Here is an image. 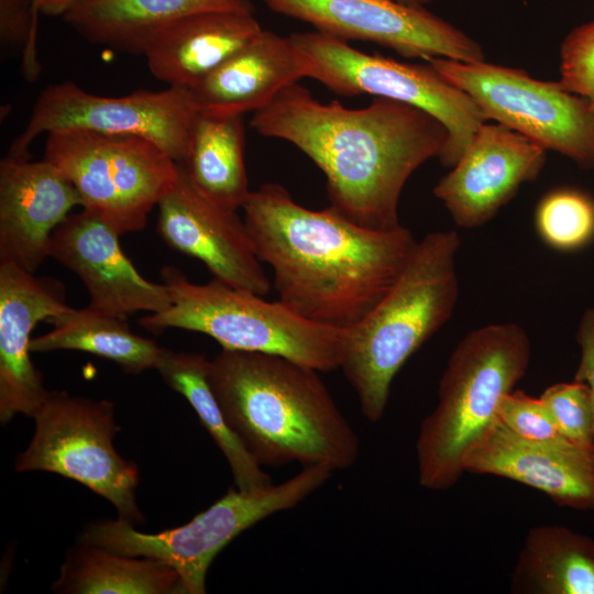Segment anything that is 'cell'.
<instances>
[{
  "mask_svg": "<svg viewBox=\"0 0 594 594\" xmlns=\"http://www.w3.org/2000/svg\"><path fill=\"white\" fill-rule=\"evenodd\" d=\"M196 189L215 204L237 210L251 190L244 163L243 116L197 112L180 163Z\"/></svg>",
  "mask_w": 594,
  "mask_h": 594,
  "instance_id": "obj_24",
  "label": "cell"
},
{
  "mask_svg": "<svg viewBox=\"0 0 594 594\" xmlns=\"http://www.w3.org/2000/svg\"><path fill=\"white\" fill-rule=\"evenodd\" d=\"M208 378L228 424L262 466L297 462L334 472L358 461L360 440L317 370L280 355L222 349L209 362Z\"/></svg>",
  "mask_w": 594,
  "mask_h": 594,
  "instance_id": "obj_3",
  "label": "cell"
},
{
  "mask_svg": "<svg viewBox=\"0 0 594 594\" xmlns=\"http://www.w3.org/2000/svg\"><path fill=\"white\" fill-rule=\"evenodd\" d=\"M0 37L4 44L22 50V75L28 81H35L41 75V63L30 0H0Z\"/></svg>",
  "mask_w": 594,
  "mask_h": 594,
  "instance_id": "obj_32",
  "label": "cell"
},
{
  "mask_svg": "<svg viewBox=\"0 0 594 594\" xmlns=\"http://www.w3.org/2000/svg\"><path fill=\"white\" fill-rule=\"evenodd\" d=\"M161 277L172 304L142 317V328L153 333L169 328L200 332L222 349L280 355L318 372L340 367L343 330L310 321L279 300L267 301L216 278L191 283L175 266H164Z\"/></svg>",
  "mask_w": 594,
  "mask_h": 594,
  "instance_id": "obj_6",
  "label": "cell"
},
{
  "mask_svg": "<svg viewBox=\"0 0 594 594\" xmlns=\"http://www.w3.org/2000/svg\"><path fill=\"white\" fill-rule=\"evenodd\" d=\"M118 231L97 212L82 208L54 231L50 256L75 273L89 294L88 307L121 319L138 311L167 309L164 283L144 278L124 254Z\"/></svg>",
  "mask_w": 594,
  "mask_h": 594,
  "instance_id": "obj_16",
  "label": "cell"
},
{
  "mask_svg": "<svg viewBox=\"0 0 594 594\" xmlns=\"http://www.w3.org/2000/svg\"><path fill=\"white\" fill-rule=\"evenodd\" d=\"M251 127L299 148L324 174L330 206L378 231L402 227L406 182L440 155L449 136L441 121L417 107L383 97L358 109L323 103L298 82L254 112Z\"/></svg>",
  "mask_w": 594,
  "mask_h": 594,
  "instance_id": "obj_1",
  "label": "cell"
},
{
  "mask_svg": "<svg viewBox=\"0 0 594 594\" xmlns=\"http://www.w3.org/2000/svg\"><path fill=\"white\" fill-rule=\"evenodd\" d=\"M460 245L453 230L426 234L385 295L343 330L339 369L370 422L384 417L392 383L406 361L451 317L459 298Z\"/></svg>",
  "mask_w": 594,
  "mask_h": 594,
  "instance_id": "obj_4",
  "label": "cell"
},
{
  "mask_svg": "<svg viewBox=\"0 0 594 594\" xmlns=\"http://www.w3.org/2000/svg\"><path fill=\"white\" fill-rule=\"evenodd\" d=\"M463 469L530 486L563 507L594 510V450L528 441L498 419L468 451Z\"/></svg>",
  "mask_w": 594,
  "mask_h": 594,
  "instance_id": "obj_19",
  "label": "cell"
},
{
  "mask_svg": "<svg viewBox=\"0 0 594 594\" xmlns=\"http://www.w3.org/2000/svg\"><path fill=\"white\" fill-rule=\"evenodd\" d=\"M575 337L580 348V361L574 380L588 386L594 402V307L582 314Z\"/></svg>",
  "mask_w": 594,
  "mask_h": 594,
  "instance_id": "obj_33",
  "label": "cell"
},
{
  "mask_svg": "<svg viewBox=\"0 0 594 594\" xmlns=\"http://www.w3.org/2000/svg\"><path fill=\"white\" fill-rule=\"evenodd\" d=\"M332 473L322 465L302 466L279 484L250 492L234 486L187 524L161 532L139 531L120 517L94 521L82 530L79 542L157 560L178 573L184 593L204 594L213 559L231 540L264 518L297 506Z\"/></svg>",
  "mask_w": 594,
  "mask_h": 594,
  "instance_id": "obj_7",
  "label": "cell"
},
{
  "mask_svg": "<svg viewBox=\"0 0 594 594\" xmlns=\"http://www.w3.org/2000/svg\"><path fill=\"white\" fill-rule=\"evenodd\" d=\"M541 240L559 251H575L594 238V199L574 188L547 193L535 211Z\"/></svg>",
  "mask_w": 594,
  "mask_h": 594,
  "instance_id": "obj_28",
  "label": "cell"
},
{
  "mask_svg": "<svg viewBox=\"0 0 594 594\" xmlns=\"http://www.w3.org/2000/svg\"><path fill=\"white\" fill-rule=\"evenodd\" d=\"M196 113L190 90L184 88L142 89L105 97L73 81L56 82L40 92L24 130L13 140L8 154L30 158V146L38 135L85 130L145 138L182 163Z\"/></svg>",
  "mask_w": 594,
  "mask_h": 594,
  "instance_id": "obj_12",
  "label": "cell"
},
{
  "mask_svg": "<svg viewBox=\"0 0 594 594\" xmlns=\"http://www.w3.org/2000/svg\"><path fill=\"white\" fill-rule=\"evenodd\" d=\"M46 135L44 158L72 182L81 207L100 215L120 235L146 226L179 174L173 157L139 135L85 130Z\"/></svg>",
  "mask_w": 594,
  "mask_h": 594,
  "instance_id": "obj_8",
  "label": "cell"
},
{
  "mask_svg": "<svg viewBox=\"0 0 594 594\" xmlns=\"http://www.w3.org/2000/svg\"><path fill=\"white\" fill-rule=\"evenodd\" d=\"M77 206L79 193L54 164L7 154L0 162V262L34 273Z\"/></svg>",
  "mask_w": 594,
  "mask_h": 594,
  "instance_id": "obj_18",
  "label": "cell"
},
{
  "mask_svg": "<svg viewBox=\"0 0 594 594\" xmlns=\"http://www.w3.org/2000/svg\"><path fill=\"white\" fill-rule=\"evenodd\" d=\"M209 362L202 354L163 348L155 370L172 389L182 394L191 405L201 425L227 459L238 490L250 492L272 484L271 476L228 424L209 383Z\"/></svg>",
  "mask_w": 594,
  "mask_h": 594,
  "instance_id": "obj_25",
  "label": "cell"
},
{
  "mask_svg": "<svg viewBox=\"0 0 594 594\" xmlns=\"http://www.w3.org/2000/svg\"><path fill=\"white\" fill-rule=\"evenodd\" d=\"M53 329L31 341L32 352L75 350L88 352L118 364L124 372L139 374L155 369L163 348L136 334L127 319L90 307H69L50 320Z\"/></svg>",
  "mask_w": 594,
  "mask_h": 594,
  "instance_id": "obj_27",
  "label": "cell"
},
{
  "mask_svg": "<svg viewBox=\"0 0 594 594\" xmlns=\"http://www.w3.org/2000/svg\"><path fill=\"white\" fill-rule=\"evenodd\" d=\"M262 30L254 12H200L156 31L142 55L155 78L191 90Z\"/></svg>",
  "mask_w": 594,
  "mask_h": 594,
  "instance_id": "obj_21",
  "label": "cell"
},
{
  "mask_svg": "<svg viewBox=\"0 0 594 594\" xmlns=\"http://www.w3.org/2000/svg\"><path fill=\"white\" fill-rule=\"evenodd\" d=\"M594 110V21L574 28L560 48V80Z\"/></svg>",
  "mask_w": 594,
  "mask_h": 594,
  "instance_id": "obj_31",
  "label": "cell"
},
{
  "mask_svg": "<svg viewBox=\"0 0 594 594\" xmlns=\"http://www.w3.org/2000/svg\"><path fill=\"white\" fill-rule=\"evenodd\" d=\"M77 1L79 0H41L40 12L50 16H63Z\"/></svg>",
  "mask_w": 594,
  "mask_h": 594,
  "instance_id": "obj_34",
  "label": "cell"
},
{
  "mask_svg": "<svg viewBox=\"0 0 594 594\" xmlns=\"http://www.w3.org/2000/svg\"><path fill=\"white\" fill-rule=\"evenodd\" d=\"M221 10L254 12L250 0H79L63 18L91 43L142 54L150 36L165 25Z\"/></svg>",
  "mask_w": 594,
  "mask_h": 594,
  "instance_id": "obj_22",
  "label": "cell"
},
{
  "mask_svg": "<svg viewBox=\"0 0 594 594\" xmlns=\"http://www.w3.org/2000/svg\"><path fill=\"white\" fill-rule=\"evenodd\" d=\"M31 1V8H32V19H33V29L35 34H37V28H38V15H40V1L41 0H30Z\"/></svg>",
  "mask_w": 594,
  "mask_h": 594,
  "instance_id": "obj_35",
  "label": "cell"
},
{
  "mask_svg": "<svg viewBox=\"0 0 594 594\" xmlns=\"http://www.w3.org/2000/svg\"><path fill=\"white\" fill-rule=\"evenodd\" d=\"M272 11L345 42H372L403 57L485 61L482 46L421 6L397 0H262Z\"/></svg>",
  "mask_w": 594,
  "mask_h": 594,
  "instance_id": "obj_13",
  "label": "cell"
},
{
  "mask_svg": "<svg viewBox=\"0 0 594 594\" xmlns=\"http://www.w3.org/2000/svg\"><path fill=\"white\" fill-rule=\"evenodd\" d=\"M244 223L273 271L278 300L310 321L345 330L385 295L417 241L405 227L372 230L333 207L311 210L279 184L250 193Z\"/></svg>",
  "mask_w": 594,
  "mask_h": 594,
  "instance_id": "obj_2",
  "label": "cell"
},
{
  "mask_svg": "<svg viewBox=\"0 0 594 594\" xmlns=\"http://www.w3.org/2000/svg\"><path fill=\"white\" fill-rule=\"evenodd\" d=\"M52 590L63 594L184 593L178 573L169 565L85 542L67 553Z\"/></svg>",
  "mask_w": 594,
  "mask_h": 594,
  "instance_id": "obj_26",
  "label": "cell"
},
{
  "mask_svg": "<svg viewBox=\"0 0 594 594\" xmlns=\"http://www.w3.org/2000/svg\"><path fill=\"white\" fill-rule=\"evenodd\" d=\"M304 77L307 63L292 37L262 30L190 94L197 112L243 116L264 108Z\"/></svg>",
  "mask_w": 594,
  "mask_h": 594,
  "instance_id": "obj_20",
  "label": "cell"
},
{
  "mask_svg": "<svg viewBox=\"0 0 594 594\" xmlns=\"http://www.w3.org/2000/svg\"><path fill=\"white\" fill-rule=\"evenodd\" d=\"M397 1H400V2L407 3V4L424 7L427 3H431V2L440 1V0H397Z\"/></svg>",
  "mask_w": 594,
  "mask_h": 594,
  "instance_id": "obj_36",
  "label": "cell"
},
{
  "mask_svg": "<svg viewBox=\"0 0 594 594\" xmlns=\"http://www.w3.org/2000/svg\"><path fill=\"white\" fill-rule=\"evenodd\" d=\"M178 164L177 180L157 205L160 237L170 249L204 263L213 278L266 296L271 282L244 220L200 194Z\"/></svg>",
  "mask_w": 594,
  "mask_h": 594,
  "instance_id": "obj_14",
  "label": "cell"
},
{
  "mask_svg": "<svg viewBox=\"0 0 594 594\" xmlns=\"http://www.w3.org/2000/svg\"><path fill=\"white\" fill-rule=\"evenodd\" d=\"M531 344L517 323H492L469 332L452 351L439 381L435 409L416 440L419 484L432 491L454 486L463 460L497 419L502 398L526 374Z\"/></svg>",
  "mask_w": 594,
  "mask_h": 594,
  "instance_id": "obj_5",
  "label": "cell"
},
{
  "mask_svg": "<svg viewBox=\"0 0 594 594\" xmlns=\"http://www.w3.org/2000/svg\"><path fill=\"white\" fill-rule=\"evenodd\" d=\"M546 164V150L499 123H483L451 170L433 188L455 224L479 228Z\"/></svg>",
  "mask_w": 594,
  "mask_h": 594,
  "instance_id": "obj_15",
  "label": "cell"
},
{
  "mask_svg": "<svg viewBox=\"0 0 594 594\" xmlns=\"http://www.w3.org/2000/svg\"><path fill=\"white\" fill-rule=\"evenodd\" d=\"M540 398L569 441L594 450V402L584 382L573 380L551 385Z\"/></svg>",
  "mask_w": 594,
  "mask_h": 594,
  "instance_id": "obj_29",
  "label": "cell"
},
{
  "mask_svg": "<svg viewBox=\"0 0 594 594\" xmlns=\"http://www.w3.org/2000/svg\"><path fill=\"white\" fill-rule=\"evenodd\" d=\"M35 432L15 470L46 471L77 481L111 503L120 518L142 524L135 491L138 466L113 446L114 406L66 392H48L32 417Z\"/></svg>",
  "mask_w": 594,
  "mask_h": 594,
  "instance_id": "obj_10",
  "label": "cell"
},
{
  "mask_svg": "<svg viewBox=\"0 0 594 594\" xmlns=\"http://www.w3.org/2000/svg\"><path fill=\"white\" fill-rule=\"evenodd\" d=\"M64 285L36 277L13 263L0 262V420L33 417L48 391L31 361V333L43 320L67 310Z\"/></svg>",
  "mask_w": 594,
  "mask_h": 594,
  "instance_id": "obj_17",
  "label": "cell"
},
{
  "mask_svg": "<svg viewBox=\"0 0 594 594\" xmlns=\"http://www.w3.org/2000/svg\"><path fill=\"white\" fill-rule=\"evenodd\" d=\"M497 419L514 435L528 441L574 444L562 435L542 399L531 397L522 391H513L502 398Z\"/></svg>",
  "mask_w": 594,
  "mask_h": 594,
  "instance_id": "obj_30",
  "label": "cell"
},
{
  "mask_svg": "<svg viewBox=\"0 0 594 594\" xmlns=\"http://www.w3.org/2000/svg\"><path fill=\"white\" fill-rule=\"evenodd\" d=\"M510 588L530 594H594V539L560 525L532 527Z\"/></svg>",
  "mask_w": 594,
  "mask_h": 594,
  "instance_id": "obj_23",
  "label": "cell"
},
{
  "mask_svg": "<svg viewBox=\"0 0 594 594\" xmlns=\"http://www.w3.org/2000/svg\"><path fill=\"white\" fill-rule=\"evenodd\" d=\"M308 67V77L341 96L373 95L417 107L443 123L448 141L438 156L453 167L486 121L473 99L429 63L408 64L366 54L348 42L312 31L290 35Z\"/></svg>",
  "mask_w": 594,
  "mask_h": 594,
  "instance_id": "obj_9",
  "label": "cell"
},
{
  "mask_svg": "<svg viewBox=\"0 0 594 594\" xmlns=\"http://www.w3.org/2000/svg\"><path fill=\"white\" fill-rule=\"evenodd\" d=\"M427 63L466 92L485 120H494L582 168L594 167V110L559 81L539 80L522 69L485 61L433 57Z\"/></svg>",
  "mask_w": 594,
  "mask_h": 594,
  "instance_id": "obj_11",
  "label": "cell"
}]
</instances>
